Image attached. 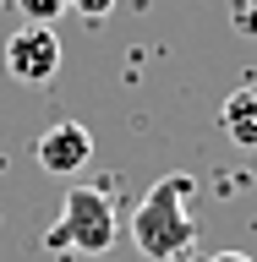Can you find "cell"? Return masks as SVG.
<instances>
[{
	"instance_id": "6da1fadb",
	"label": "cell",
	"mask_w": 257,
	"mask_h": 262,
	"mask_svg": "<svg viewBox=\"0 0 257 262\" xmlns=\"http://www.w3.org/2000/svg\"><path fill=\"white\" fill-rule=\"evenodd\" d=\"M192 191H197L192 175H164V180L148 186V196L137 202V213H131V241H137L143 257H153V262L192 257V246H197Z\"/></svg>"
},
{
	"instance_id": "7a4b0ae2",
	"label": "cell",
	"mask_w": 257,
	"mask_h": 262,
	"mask_svg": "<svg viewBox=\"0 0 257 262\" xmlns=\"http://www.w3.org/2000/svg\"><path fill=\"white\" fill-rule=\"evenodd\" d=\"M121 241V208L98 186H71L61 196L55 224L44 229V251H71V257H110Z\"/></svg>"
},
{
	"instance_id": "3957f363",
	"label": "cell",
	"mask_w": 257,
	"mask_h": 262,
	"mask_svg": "<svg viewBox=\"0 0 257 262\" xmlns=\"http://www.w3.org/2000/svg\"><path fill=\"white\" fill-rule=\"evenodd\" d=\"M6 71H11V82H22V88L55 82V71H61V38H55V28L22 22V28L6 38Z\"/></svg>"
},
{
	"instance_id": "277c9868",
	"label": "cell",
	"mask_w": 257,
	"mask_h": 262,
	"mask_svg": "<svg viewBox=\"0 0 257 262\" xmlns=\"http://www.w3.org/2000/svg\"><path fill=\"white\" fill-rule=\"evenodd\" d=\"M33 159L44 175H82L93 164V131L82 120H55V126L33 142Z\"/></svg>"
},
{
	"instance_id": "5b68a950",
	"label": "cell",
	"mask_w": 257,
	"mask_h": 262,
	"mask_svg": "<svg viewBox=\"0 0 257 262\" xmlns=\"http://www.w3.org/2000/svg\"><path fill=\"white\" fill-rule=\"evenodd\" d=\"M219 126H225V137L235 147H252L257 153V82H246V88H235V93L225 98Z\"/></svg>"
},
{
	"instance_id": "8992f818",
	"label": "cell",
	"mask_w": 257,
	"mask_h": 262,
	"mask_svg": "<svg viewBox=\"0 0 257 262\" xmlns=\"http://www.w3.org/2000/svg\"><path fill=\"white\" fill-rule=\"evenodd\" d=\"M16 11H22V22H33V28H55V16L71 11V0H11Z\"/></svg>"
},
{
	"instance_id": "52a82bcc",
	"label": "cell",
	"mask_w": 257,
	"mask_h": 262,
	"mask_svg": "<svg viewBox=\"0 0 257 262\" xmlns=\"http://www.w3.org/2000/svg\"><path fill=\"white\" fill-rule=\"evenodd\" d=\"M71 11H82L88 22H98V16H110V11H115V0H71Z\"/></svg>"
},
{
	"instance_id": "ba28073f",
	"label": "cell",
	"mask_w": 257,
	"mask_h": 262,
	"mask_svg": "<svg viewBox=\"0 0 257 262\" xmlns=\"http://www.w3.org/2000/svg\"><path fill=\"white\" fill-rule=\"evenodd\" d=\"M208 262H252V257H246V251H213Z\"/></svg>"
},
{
	"instance_id": "9c48e42d",
	"label": "cell",
	"mask_w": 257,
	"mask_h": 262,
	"mask_svg": "<svg viewBox=\"0 0 257 262\" xmlns=\"http://www.w3.org/2000/svg\"><path fill=\"white\" fill-rule=\"evenodd\" d=\"M181 262H197V257H181Z\"/></svg>"
}]
</instances>
